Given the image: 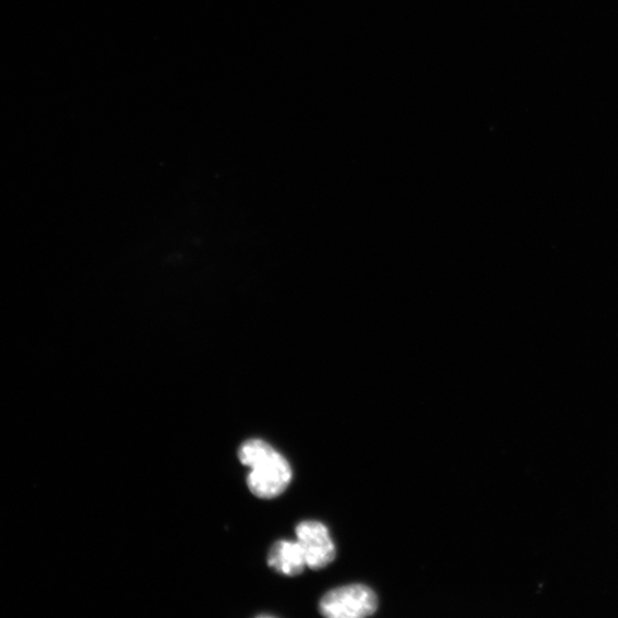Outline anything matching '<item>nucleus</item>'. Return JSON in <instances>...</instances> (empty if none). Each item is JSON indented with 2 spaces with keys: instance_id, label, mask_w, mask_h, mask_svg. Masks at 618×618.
Wrapping results in <instances>:
<instances>
[{
  "instance_id": "obj_2",
  "label": "nucleus",
  "mask_w": 618,
  "mask_h": 618,
  "mask_svg": "<svg viewBox=\"0 0 618 618\" xmlns=\"http://www.w3.org/2000/svg\"><path fill=\"white\" fill-rule=\"evenodd\" d=\"M319 608L329 618H364L376 613L378 599L370 587L352 584L328 592Z\"/></svg>"
},
{
  "instance_id": "obj_4",
  "label": "nucleus",
  "mask_w": 618,
  "mask_h": 618,
  "mask_svg": "<svg viewBox=\"0 0 618 618\" xmlns=\"http://www.w3.org/2000/svg\"><path fill=\"white\" fill-rule=\"evenodd\" d=\"M269 564L285 577H297L307 567L299 543L280 540L272 546Z\"/></svg>"
},
{
  "instance_id": "obj_1",
  "label": "nucleus",
  "mask_w": 618,
  "mask_h": 618,
  "mask_svg": "<svg viewBox=\"0 0 618 618\" xmlns=\"http://www.w3.org/2000/svg\"><path fill=\"white\" fill-rule=\"evenodd\" d=\"M243 464L251 470L248 487L259 498L280 496L293 480L290 463L264 440H255L246 448Z\"/></svg>"
},
{
  "instance_id": "obj_3",
  "label": "nucleus",
  "mask_w": 618,
  "mask_h": 618,
  "mask_svg": "<svg viewBox=\"0 0 618 618\" xmlns=\"http://www.w3.org/2000/svg\"><path fill=\"white\" fill-rule=\"evenodd\" d=\"M296 536L308 568L318 570L334 561L336 546L329 530L321 522H301L296 528Z\"/></svg>"
}]
</instances>
